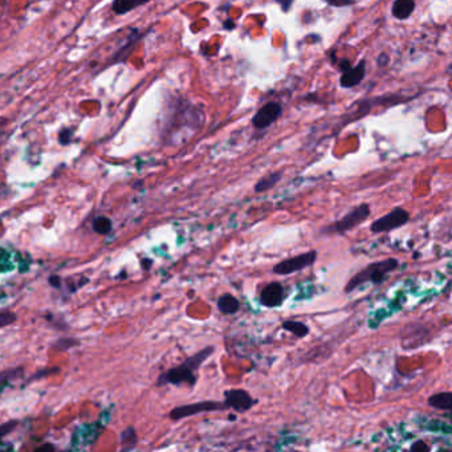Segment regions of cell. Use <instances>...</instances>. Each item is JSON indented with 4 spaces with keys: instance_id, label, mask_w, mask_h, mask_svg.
<instances>
[{
    "instance_id": "cell-23",
    "label": "cell",
    "mask_w": 452,
    "mask_h": 452,
    "mask_svg": "<svg viewBox=\"0 0 452 452\" xmlns=\"http://www.w3.org/2000/svg\"><path fill=\"white\" fill-rule=\"evenodd\" d=\"M19 422L17 420H8V422H4L2 426H0V436L2 438H6L8 434H11L13 429L16 428Z\"/></svg>"
},
{
    "instance_id": "cell-10",
    "label": "cell",
    "mask_w": 452,
    "mask_h": 452,
    "mask_svg": "<svg viewBox=\"0 0 452 452\" xmlns=\"http://www.w3.org/2000/svg\"><path fill=\"white\" fill-rule=\"evenodd\" d=\"M285 293H284V287L280 284V283H269L268 285H265L264 289L260 293V303L262 305L267 308H276L280 307L283 301H284Z\"/></svg>"
},
{
    "instance_id": "cell-9",
    "label": "cell",
    "mask_w": 452,
    "mask_h": 452,
    "mask_svg": "<svg viewBox=\"0 0 452 452\" xmlns=\"http://www.w3.org/2000/svg\"><path fill=\"white\" fill-rule=\"evenodd\" d=\"M97 424H82L78 428H76V431L72 435V447L82 449V440L84 439L85 448L92 446L94 440L97 439L98 434L101 433V428H97Z\"/></svg>"
},
{
    "instance_id": "cell-24",
    "label": "cell",
    "mask_w": 452,
    "mask_h": 452,
    "mask_svg": "<svg viewBox=\"0 0 452 452\" xmlns=\"http://www.w3.org/2000/svg\"><path fill=\"white\" fill-rule=\"evenodd\" d=\"M58 372H60V369L58 368H44V369H41V370H39V372L36 373L35 375H32V378H31L28 382L36 381V379H40V378H42V377H48V375L55 374V373H58Z\"/></svg>"
},
{
    "instance_id": "cell-3",
    "label": "cell",
    "mask_w": 452,
    "mask_h": 452,
    "mask_svg": "<svg viewBox=\"0 0 452 452\" xmlns=\"http://www.w3.org/2000/svg\"><path fill=\"white\" fill-rule=\"evenodd\" d=\"M372 213L370 206L368 203H362L358 206L353 207L349 212L343 215L342 218L334 223L329 224L325 228H322V233L328 235H343V233L349 232L355 227L361 226Z\"/></svg>"
},
{
    "instance_id": "cell-13",
    "label": "cell",
    "mask_w": 452,
    "mask_h": 452,
    "mask_svg": "<svg viewBox=\"0 0 452 452\" xmlns=\"http://www.w3.org/2000/svg\"><path fill=\"white\" fill-rule=\"evenodd\" d=\"M415 10V2L414 0H395L391 8V12L394 17L399 20H404L411 16V13Z\"/></svg>"
},
{
    "instance_id": "cell-21",
    "label": "cell",
    "mask_w": 452,
    "mask_h": 452,
    "mask_svg": "<svg viewBox=\"0 0 452 452\" xmlns=\"http://www.w3.org/2000/svg\"><path fill=\"white\" fill-rule=\"evenodd\" d=\"M24 373V369L23 368H16V369H11V370H7L2 374V389L4 390V386H6L7 381L12 377V379H17L23 375Z\"/></svg>"
},
{
    "instance_id": "cell-31",
    "label": "cell",
    "mask_w": 452,
    "mask_h": 452,
    "mask_svg": "<svg viewBox=\"0 0 452 452\" xmlns=\"http://www.w3.org/2000/svg\"><path fill=\"white\" fill-rule=\"evenodd\" d=\"M223 27L227 29V31H231V29L235 28V23H233L231 19H227L226 21L223 23Z\"/></svg>"
},
{
    "instance_id": "cell-19",
    "label": "cell",
    "mask_w": 452,
    "mask_h": 452,
    "mask_svg": "<svg viewBox=\"0 0 452 452\" xmlns=\"http://www.w3.org/2000/svg\"><path fill=\"white\" fill-rule=\"evenodd\" d=\"M92 228L98 235H107L113 228V223L107 217H97L92 223Z\"/></svg>"
},
{
    "instance_id": "cell-6",
    "label": "cell",
    "mask_w": 452,
    "mask_h": 452,
    "mask_svg": "<svg viewBox=\"0 0 452 452\" xmlns=\"http://www.w3.org/2000/svg\"><path fill=\"white\" fill-rule=\"evenodd\" d=\"M317 260V251L312 249V251H308L305 253H301V255L293 256V257L285 259L283 262H280L278 264H276L273 267V273L281 276L292 275L294 272L303 271V269L308 268L310 265H313Z\"/></svg>"
},
{
    "instance_id": "cell-8",
    "label": "cell",
    "mask_w": 452,
    "mask_h": 452,
    "mask_svg": "<svg viewBox=\"0 0 452 452\" xmlns=\"http://www.w3.org/2000/svg\"><path fill=\"white\" fill-rule=\"evenodd\" d=\"M281 113H283V107H281L280 103L276 102V101H271V102L265 103L264 106L260 107L255 113V116L252 117V125L259 130L267 129L268 126H271L272 123H275L277 121Z\"/></svg>"
},
{
    "instance_id": "cell-20",
    "label": "cell",
    "mask_w": 452,
    "mask_h": 452,
    "mask_svg": "<svg viewBox=\"0 0 452 452\" xmlns=\"http://www.w3.org/2000/svg\"><path fill=\"white\" fill-rule=\"evenodd\" d=\"M80 345V341L76 338H72V337H61V338H58L56 342L52 343V348L53 349H58V350H69L72 348H75V346Z\"/></svg>"
},
{
    "instance_id": "cell-25",
    "label": "cell",
    "mask_w": 452,
    "mask_h": 452,
    "mask_svg": "<svg viewBox=\"0 0 452 452\" xmlns=\"http://www.w3.org/2000/svg\"><path fill=\"white\" fill-rule=\"evenodd\" d=\"M72 137H73V130L62 129L60 132V136H58V142L61 145H68V143H71Z\"/></svg>"
},
{
    "instance_id": "cell-26",
    "label": "cell",
    "mask_w": 452,
    "mask_h": 452,
    "mask_svg": "<svg viewBox=\"0 0 452 452\" xmlns=\"http://www.w3.org/2000/svg\"><path fill=\"white\" fill-rule=\"evenodd\" d=\"M0 260H2V272H3V273H6L7 271H10V268H8V265L7 264H10L13 268V264L12 263H10L12 262V260H11V255L6 251V249H2V259H0Z\"/></svg>"
},
{
    "instance_id": "cell-17",
    "label": "cell",
    "mask_w": 452,
    "mask_h": 452,
    "mask_svg": "<svg viewBox=\"0 0 452 452\" xmlns=\"http://www.w3.org/2000/svg\"><path fill=\"white\" fill-rule=\"evenodd\" d=\"M137 443H138V435L134 427H126L121 433V448L123 451L127 449L136 448Z\"/></svg>"
},
{
    "instance_id": "cell-15",
    "label": "cell",
    "mask_w": 452,
    "mask_h": 452,
    "mask_svg": "<svg viewBox=\"0 0 452 452\" xmlns=\"http://www.w3.org/2000/svg\"><path fill=\"white\" fill-rule=\"evenodd\" d=\"M218 309L223 314H235L239 312L240 303L232 294H223L218 300Z\"/></svg>"
},
{
    "instance_id": "cell-22",
    "label": "cell",
    "mask_w": 452,
    "mask_h": 452,
    "mask_svg": "<svg viewBox=\"0 0 452 452\" xmlns=\"http://www.w3.org/2000/svg\"><path fill=\"white\" fill-rule=\"evenodd\" d=\"M17 316L11 310H2L0 312V327L6 328L8 325H12L13 322H16Z\"/></svg>"
},
{
    "instance_id": "cell-4",
    "label": "cell",
    "mask_w": 452,
    "mask_h": 452,
    "mask_svg": "<svg viewBox=\"0 0 452 452\" xmlns=\"http://www.w3.org/2000/svg\"><path fill=\"white\" fill-rule=\"evenodd\" d=\"M227 408L224 402H213V401H204L197 402V403L183 404V406L174 407L171 413L168 414L170 419L173 420H181L187 417H194L198 414H207V413H215V411H222Z\"/></svg>"
},
{
    "instance_id": "cell-2",
    "label": "cell",
    "mask_w": 452,
    "mask_h": 452,
    "mask_svg": "<svg viewBox=\"0 0 452 452\" xmlns=\"http://www.w3.org/2000/svg\"><path fill=\"white\" fill-rule=\"evenodd\" d=\"M399 265V262L397 259L390 257L384 259L382 262H375L372 264L366 265L365 268L361 269L358 273H355L352 278L349 280V283L346 284L345 289L343 291L346 293H350L352 291H354L355 288L361 287V285L366 284L369 281H372L374 284H379L382 281L386 278V276L390 273V272L395 271Z\"/></svg>"
},
{
    "instance_id": "cell-1",
    "label": "cell",
    "mask_w": 452,
    "mask_h": 452,
    "mask_svg": "<svg viewBox=\"0 0 452 452\" xmlns=\"http://www.w3.org/2000/svg\"><path fill=\"white\" fill-rule=\"evenodd\" d=\"M215 352L213 346H206L201 352L195 353L194 355L184 359L181 365L170 369L163 374H161L157 379V386H166V384H174V386H181V384H188L194 386L197 383V372L201 368L202 363L211 357V354Z\"/></svg>"
},
{
    "instance_id": "cell-14",
    "label": "cell",
    "mask_w": 452,
    "mask_h": 452,
    "mask_svg": "<svg viewBox=\"0 0 452 452\" xmlns=\"http://www.w3.org/2000/svg\"><path fill=\"white\" fill-rule=\"evenodd\" d=\"M428 404L436 410L449 411L452 413V393H438L428 398Z\"/></svg>"
},
{
    "instance_id": "cell-18",
    "label": "cell",
    "mask_w": 452,
    "mask_h": 452,
    "mask_svg": "<svg viewBox=\"0 0 452 452\" xmlns=\"http://www.w3.org/2000/svg\"><path fill=\"white\" fill-rule=\"evenodd\" d=\"M281 328L287 332L292 333L294 334L296 337L298 338H304L305 336H308V333H309V328L305 325L304 322H300V321H284Z\"/></svg>"
},
{
    "instance_id": "cell-16",
    "label": "cell",
    "mask_w": 452,
    "mask_h": 452,
    "mask_svg": "<svg viewBox=\"0 0 452 452\" xmlns=\"http://www.w3.org/2000/svg\"><path fill=\"white\" fill-rule=\"evenodd\" d=\"M281 177H283V173L276 171L267 175V177L262 178V179L255 184V191L260 194V192H265V191L271 190L272 187H275L276 184L280 182Z\"/></svg>"
},
{
    "instance_id": "cell-7",
    "label": "cell",
    "mask_w": 452,
    "mask_h": 452,
    "mask_svg": "<svg viewBox=\"0 0 452 452\" xmlns=\"http://www.w3.org/2000/svg\"><path fill=\"white\" fill-rule=\"evenodd\" d=\"M224 403L227 408H232L236 413H247L255 406L256 401L244 389H231L224 391Z\"/></svg>"
},
{
    "instance_id": "cell-30",
    "label": "cell",
    "mask_w": 452,
    "mask_h": 452,
    "mask_svg": "<svg viewBox=\"0 0 452 452\" xmlns=\"http://www.w3.org/2000/svg\"><path fill=\"white\" fill-rule=\"evenodd\" d=\"M48 281H49V284H51L53 288L61 287V277H60V276H57V275L51 276V277L48 278Z\"/></svg>"
},
{
    "instance_id": "cell-5",
    "label": "cell",
    "mask_w": 452,
    "mask_h": 452,
    "mask_svg": "<svg viewBox=\"0 0 452 452\" xmlns=\"http://www.w3.org/2000/svg\"><path fill=\"white\" fill-rule=\"evenodd\" d=\"M408 220H410V213L407 212L404 208L395 207L394 210H391L390 212L373 222L372 226H370V231L373 233L390 232L393 229L403 227L404 224L408 223Z\"/></svg>"
},
{
    "instance_id": "cell-27",
    "label": "cell",
    "mask_w": 452,
    "mask_h": 452,
    "mask_svg": "<svg viewBox=\"0 0 452 452\" xmlns=\"http://www.w3.org/2000/svg\"><path fill=\"white\" fill-rule=\"evenodd\" d=\"M46 320H48L49 322H51L52 325H53V327H55L56 329H58V330H68L69 329V328L67 327V325H65L64 321H57V320H56L55 314H49V316H46Z\"/></svg>"
},
{
    "instance_id": "cell-11",
    "label": "cell",
    "mask_w": 452,
    "mask_h": 452,
    "mask_svg": "<svg viewBox=\"0 0 452 452\" xmlns=\"http://www.w3.org/2000/svg\"><path fill=\"white\" fill-rule=\"evenodd\" d=\"M363 77H365V61H361L355 68H350L343 72L339 82L342 88H353L358 85Z\"/></svg>"
},
{
    "instance_id": "cell-32",
    "label": "cell",
    "mask_w": 452,
    "mask_h": 452,
    "mask_svg": "<svg viewBox=\"0 0 452 452\" xmlns=\"http://www.w3.org/2000/svg\"><path fill=\"white\" fill-rule=\"evenodd\" d=\"M384 60H388V57H386V56H384V55H382L381 57L378 58V62H379V64H381V65H383Z\"/></svg>"
},
{
    "instance_id": "cell-28",
    "label": "cell",
    "mask_w": 452,
    "mask_h": 452,
    "mask_svg": "<svg viewBox=\"0 0 452 452\" xmlns=\"http://www.w3.org/2000/svg\"><path fill=\"white\" fill-rule=\"evenodd\" d=\"M328 4L333 7H343V6H350V4L355 3V0H327Z\"/></svg>"
},
{
    "instance_id": "cell-29",
    "label": "cell",
    "mask_w": 452,
    "mask_h": 452,
    "mask_svg": "<svg viewBox=\"0 0 452 452\" xmlns=\"http://www.w3.org/2000/svg\"><path fill=\"white\" fill-rule=\"evenodd\" d=\"M293 2L294 0H276V3L281 7V10L284 11V12H288V11L291 10Z\"/></svg>"
},
{
    "instance_id": "cell-12",
    "label": "cell",
    "mask_w": 452,
    "mask_h": 452,
    "mask_svg": "<svg viewBox=\"0 0 452 452\" xmlns=\"http://www.w3.org/2000/svg\"><path fill=\"white\" fill-rule=\"evenodd\" d=\"M150 2L152 0H113L112 11L116 15L121 16V15H126V13L132 12L133 10H136L138 7L150 3Z\"/></svg>"
}]
</instances>
